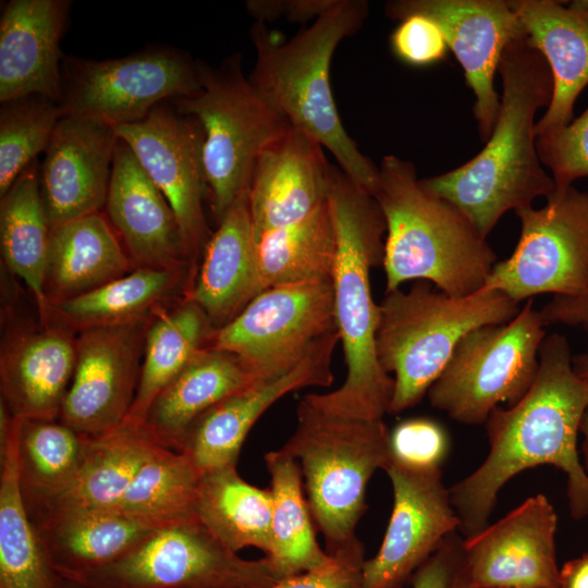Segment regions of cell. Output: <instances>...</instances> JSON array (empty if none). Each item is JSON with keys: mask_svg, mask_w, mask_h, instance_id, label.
Here are the masks:
<instances>
[{"mask_svg": "<svg viewBox=\"0 0 588 588\" xmlns=\"http://www.w3.org/2000/svg\"><path fill=\"white\" fill-rule=\"evenodd\" d=\"M568 340L544 336L537 377L513 406L495 408L486 421L489 453L450 490L463 538L489 525L501 488L514 476L539 465H552L567 478L572 516L588 515V474L577 452V437L588 407V379L573 369Z\"/></svg>", "mask_w": 588, "mask_h": 588, "instance_id": "cell-1", "label": "cell"}, {"mask_svg": "<svg viewBox=\"0 0 588 588\" xmlns=\"http://www.w3.org/2000/svg\"><path fill=\"white\" fill-rule=\"evenodd\" d=\"M498 71L503 93L485 147L461 167L420 180L428 192L464 213L485 238L509 210L555 192L539 160L535 134L536 113L552 98L550 68L523 35L507 45Z\"/></svg>", "mask_w": 588, "mask_h": 588, "instance_id": "cell-2", "label": "cell"}, {"mask_svg": "<svg viewBox=\"0 0 588 588\" xmlns=\"http://www.w3.org/2000/svg\"><path fill=\"white\" fill-rule=\"evenodd\" d=\"M328 200L336 232L333 309L346 377L336 390L305 397L332 415L382 419L389 412L394 380L377 356L379 304L372 298L370 269L383 261L385 220L375 197L334 166Z\"/></svg>", "mask_w": 588, "mask_h": 588, "instance_id": "cell-3", "label": "cell"}, {"mask_svg": "<svg viewBox=\"0 0 588 588\" xmlns=\"http://www.w3.org/2000/svg\"><path fill=\"white\" fill-rule=\"evenodd\" d=\"M368 12L367 1L335 0L310 26L285 41L266 23L255 22L249 34L256 61L248 79L292 126L318 140L347 176L373 195L379 167L345 131L330 84L334 51L362 28Z\"/></svg>", "mask_w": 588, "mask_h": 588, "instance_id": "cell-4", "label": "cell"}, {"mask_svg": "<svg viewBox=\"0 0 588 588\" xmlns=\"http://www.w3.org/2000/svg\"><path fill=\"white\" fill-rule=\"evenodd\" d=\"M372 196L387 225L385 292L409 280H427L453 297L485 287L495 252L464 213L421 185L412 162L384 156Z\"/></svg>", "mask_w": 588, "mask_h": 588, "instance_id": "cell-5", "label": "cell"}, {"mask_svg": "<svg viewBox=\"0 0 588 588\" xmlns=\"http://www.w3.org/2000/svg\"><path fill=\"white\" fill-rule=\"evenodd\" d=\"M520 308L505 293L481 289L453 297L419 282L404 292H385L376 332L378 360L394 375L389 414L416 405L438 379L469 331L511 321Z\"/></svg>", "mask_w": 588, "mask_h": 588, "instance_id": "cell-6", "label": "cell"}, {"mask_svg": "<svg viewBox=\"0 0 588 588\" xmlns=\"http://www.w3.org/2000/svg\"><path fill=\"white\" fill-rule=\"evenodd\" d=\"M296 416L281 449L299 464L311 516L332 552L356 538L368 481L391 460L390 431L382 419L332 415L305 396Z\"/></svg>", "mask_w": 588, "mask_h": 588, "instance_id": "cell-7", "label": "cell"}, {"mask_svg": "<svg viewBox=\"0 0 588 588\" xmlns=\"http://www.w3.org/2000/svg\"><path fill=\"white\" fill-rule=\"evenodd\" d=\"M198 72L200 90L169 101L203 128L207 191L220 222L249 187L260 154L292 124L244 75L240 53L216 68L198 61Z\"/></svg>", "mask_w": 588, "mask_h": 588, "instance_id": "cell-8", "label": "cell"}, {"mask_svg": "<svg viewBox=\"0 0 588 588\" xmlns=\"http://www.w3.org/2000/svg\"><path fill=\"white\" fill-rule=\"evenodd\" d=\"M544 328L530 298L511 321L469 331L428 390L431 406L477 426L502 404H516L537 377Z\"/></svg>", "mask_w": 588, "mask_h": 588, "instance_id": "cell-9", "label": "cell"}, {"mask_svg": "<svg viewBox=\"0 0 588 588\" xmlns=\"http://www.w3.org/2000/svg\"><path fill=\"white\" fill-rule=\"evenodd\" d=\"M279 580L268 556L242 559L195 518L155 530L122 560L70 581L84 588H266Z\"/></svg>", "mask_w": 588, "mask_h": 588, "instance_id": "cell-10", "label": "cell"}, {"mask_svg": "<svg viewBox=\"0 0 588 588\" xmlns=\"http://www.w3.org/2000/svg\"><path fill=\"white\" fill-rule=\"evenodd\" d=\"M61 69L64 115L114 127L138 122L157 105L201 88L198 61L166 46L102 61L64 56Z\"/></svg>", "mask_w": 588, "mask_h": 588, "instance_id": "cell-11", "label": "cell"}, {"mask_svg": "<svg viewBox=\"0 0 588 588\" xmlns=\"http://www.w3.org/2000/svg\"><path fill=\"white\" fill-rule=\"evenodd\" d=\"M338 331L330 280L283 284L255 296L209 346L237 357L256 380L294 368L323 338Z\"/></svg>", "mask_w": 588, "mask_h": 588, "instance_id": "cell-12", "label": "cell"}, {"mask_svg": "<svg viewBox=\"0 0 588 588\" xmlns=\"http://www.w3.org/2000/svg\"><path fill=\"white\" fill-rule=\"evenodd\" d=\"M520 234L512 255L498 261L485 284L519 302L539 294L588 292V192L574 186L543 207L515 211Z\"/></svg>", "mask_w": 588, "mask_h": 588, "instance_id": "cell-13", "label": "cell"}, {"mask_svg": "<svg viewBox=\"0 0 588 588\" xmlns=\"http://www.w3.org/2000/svg\"><path fill=\"white\" fill-rule=\"evenodd\" d=\"M150 317L91 327L76 336V363L59 420L86 437L122 426L133 405Z\"/></svg>", "mask_w": 588, "mask_h": 588, "instance_id": "cell-14", "label": "cell"}, {"mask_svg": "<svg viewBox=\"0 0 588 588\" xmlns=\"http://www.w3.org/2000/svg\"><path fill=\"white\" fill-rule=\"evenodd\" d=\"M115 132L167 198L194 261L212 236L203 209L207 184L199 122L163 101L143 120L115 126Z\"/></svg>", "mask_w": 588, "mask_h": 588, "instance_id": "cell-15", "label": "cell"}, {"mask_svg": "<svg viewBox=\"0 0 588 588\" xmlns=\"http://www.w3.org/2000/svg\"><path fill=\"white\" fill-rule=\"evenodd\" d=\"M385 13L399 21L422 14L440 26L475 95L474 115L487 140L500 110L494 74L507 45L524 35L511 1L400 0L389 2Z\"/></svg>", "mask_w": 588, "mask_h": 588, "instance_id": "cell-16", "label": "cell"}, {"mask_svg": "<svg viewBox=\"0 0 588 588\" xmlns=\"http://www.w3.org/2000/svg\"><path fill=\"white\" fill-rule=\"evenodd\" d=\"M384 470L393 509L377 554L365 561L364 588H400L460 527L441 468H413L391 458Z\"/></svg>", "mask_w": 588, "mask_h": 588, "instance_id": "cell-17", "label": "cell"}, {"mask_svg": "<svg viewBox=\"0 0 588 588\" xmlns=\"http://www.w3.org/2000/svg\"><path fill=\"white\" fill-rule=\"evenodd\" d=\"M558 516L541 493L464 538L468 588H560Z\"/></svg>", "mask_w": 588, "mask_h": 588, "instance_id": "cell-18", "label": "cell"}, {"mask_svg": "<svg viewBox=\"0 0 588 588\" xmlns=\"http://www.w3.org/2000/svg\"><path fill=\"white\" fill-rule=\"evenodd\" d=\"M339 341L338 331L328 334L287 372L256 380L215 404L191 426L180 452L201 475L236 466L246 436L273 403L306 387L331 385V359Z\"/></svg>", "mask_w": 588, "mask_h": 588, "instance_id": "cell-19", "label": "cell"}, {"mask_svg": "<svg viewBox=\"0 0 588 588\" xmlns=\"http://www.w3.org/2000/svg\"><path fill=\"white\" fill-rule=\"evenodd\" d=\"M118 139L110 124L74 115L59 120L39 175L51 228L106 206Z\"/></svg>", "mask_w": 588, "mask_h": 588, "instance_id": "cell-20", "label": "cell"}, {"mask_svg": "<svg viewBox=\"0 0 588 588\" xmlns=\"http://www.w3.org/2000/svg\"><path fill=\"white\" fill-rule=\"evenodd\" d=\"M332 167L323 146L294 126L270 144L258 157L248 187L256 241L321 206L328 199Z\"/></svg>", "mask_w": 588, "mask_h": 588, "instance_id": "cell-21", "label": "cell"}, {"mask_svg": "<svg viewBox=\"0 0 588 588\" xmlns=\"http://www.w3.org/2000/svg\"><path fill=\"white\" fill-rule=\"evenodd\" d=\"M106 211L137 268L186 269L193 261L170 204L120 138Z\"/></svg>", "mask_w": 588, "mask_h": 588, "instance_id": "cell-22", "label": "cell"}, {"mask_svg": "<svg viewBox=\"0 0 588 588\" xmlns=\"http://www.w3.org/2000/svg\"><path fill=\"white\" fill-rule=\"evenodd\" d=\"M72 2L10 0L0 19V102L41 95L60 103V40Z\"/></svg>", "mask_w": 588, "mask_h": 588, "instance_id": "cell-23", "label": "cell"}, {"mask_svg": "<svg viewBox=\"0 0 588 588\" xmlns=\"http://www.w3.org/2000/svg\"><path fill=\"white\" fill-rule=\"evenodd\" d=\"M527 44L547 61L552 98L536 122L538 135L566 126L574 105L588 85V0H513Z\"/></svg>", "mask_w": 588, "mask_h": 588, "instance_id": "cell-24", "label": "cell"}, {"mask_svg": "<svg viewBox=\"0 0 588 588\" xmlns=\"http://www.w3.org/2000/svg\"><path fill=\"white\" fill-rule=\"evenodd\" d=\"M75 363L76 336L71 329L50 322L12 334L0 357L1 400L11 415L58 419Z\"/></svg>", "mask_w": 588, "mask_h": 588, "instance_id": "cell-25", "label": "cell"}, {"mask_svg": "<svg viewBox=\"0 0 588 588\" xmlns=\"http://www.w3.org/2000/svg\"><path fill=\"white\" fill-rule=\"evenodd\" d=\"M187 293L215 330L233 320L259 294L257 245L244 191L219 222Z\"/></svg>", "mask_w": 588, "mask_h": 588, "instance_id": "cell-26", "label": "cell"}, {"mask_svg": "<svg viewBox=\"0 0 588 588\" xmlns=\"http://www.w3.org/2000/svg\"><path fill=\"white\" fill-rule=\"evenodd\" d=\"M161 446L143 425L128 422L90 437L73 479L32 519L54 513L117 511L140 467Z\"/></svg>", "mask_w": 588, "mask_h": 588, "instance_id": "cell-27", "label": "cell"}, {"mask_svg": "<svg viewBox=\"0 0 588 588\" xmlns=\"http://www.w3.org/2000/svg\"><path fill=\"white\" fill-rule=\"evenodd\" d=\"M132 265L100 212L51 228L45 280L49 308L125 275Z\"/></svg>", "mask_w": 588, "mask_h": 588, "instance_id": "cell-28", "label": "cell"}, {"mask_svg": "<svg viewBox=\"0 0 588 588\" xmlns=\"http://www.w3.org/2000/svg\"><path fill=\"white\" fill-rule=\"evenodd\" d=\"M33 522L64 580L122 560L157 530L117 511L54 513Z\"/></svg>", "mask_w": 588, "mask_h": 588, "instance_id": "cell-29", "label": "cell"}, {"mask_svg": "<svg viewBox=\"0 0 588 588\" xmlns=\"http://www.w3.org/2000/svg\"><path fill=\"white\" fill-rule=\"evenodd\" d=\"M254 381L236 356L208 345L157 395L143 426L160 445L180 451L199 416Z\"/></svg>", "mask_w": 588, "mask_h": 588, "instance_id": "cell-30", "label": "cell"}, {"mask_svg": "<svg viewBox=\"0 0 588 588\" xmlns=\"http://www.w3.org/2000/svg\"><path fill=\"white\" fill-rule=\"evenodd\" d=\"M22 418L0 444V588H62L25 503L19 471Z\"/></svg>", "mask_w": 588, "mask_h": 588, "instance_id": "cell-31", "label": "cell"}, {"mask_svg": "<svg viewBox=\"0 0 588 588\" xmlns=\"http://www.w3.org/2000/svg\"><path fill=\"white\" fill-rule=\"evenodd\" d=\"M40 168L33 161L0 197V246L4 264L34 295L40 322L48 321L45 294L51 226L41 189Z\"/></svg>", "mask_w": 588, "mask_h": 588, "instance_id": "cell-32", "label": "cell"}, {"mask_svg": "<svg viewBox=\"0 0 588 588\" xmlns=\"http://www.w3.org/2000/svg\"><path fill=\"white\" fill-rule=\"evenodd\" d=\"M195 515L224 547L237 553L253 547L268 555L271 548L272 494L246 482L236 466L201 475Z\"/></svg>", "mask_w": 588, "mask_h": 588, "instance_id": "cell-33", "label": "cell"}, {"mask_svg": "<svg viewBox=\"0 0 588 588\" xmlns=\"http://www.w3.org/2000/svg\"><path fill=\"white\" fill-rule=\"evenodd\" d=\"M186 269L136 268L107 284L53 304L48 322L72 331L149 317L180 287Z\"/></svg>", "mask_w": 588, "mask_h": 588, "instance_id": "cell-34", "label": "cell"}, {"mask_svg": "<svg viewBox=\"0 0 588 588\" xmlns=\"http://www.w3.org/2000/svg\"><path fill=\"white\" fill-rule=\"evenodd\" d=\"M213 332L205 311L187 298L169 311L157 313L147 331L138 385L125 422L144 424L157 395L209 345Z\"/></svg>", "mask_w": 588, "mask_h": 588, "instance_id": "cell-35", "label": "cell"}, {"mask_svg": "<svg viewBox=\"0 0 588 588\" xmlns=\"http://www.w3.org/2000/svg\"><path fill=\"white\" fill-rule=\"evenodd\" d=\"M256 245L259 293L283 284L330 280L336 232L329 200L303 220L262 234Z\"/></svg>", "mask_w": 588, "mask_h": 588, "instance_id": "cell-36", "label": "cell"}, {"mask_svg": "<svg viewBox=\"0 0 588 588\" xmlns=\"http://www.w3.org/2000/svg\"><path fill=\"white\" fill-rule=\"evenodd\" d=\"M265 462L272 494L271 548L266 556L283 579L323 565L330 554L316 541L298 462L282 449L266 453Z\"/></svg>", "mask_w": 588, "mask_h": 588, "instance_id": "cell-37", "label": "cell"}, {"mask_svg": "<svg viewBox=\"0 0 588 588\" xmlns=\"http://www.w3.org/2000/svg\"><path fill=\"white\" fill-rule=\"evenodd\" d=\"M200 478L187 455L161 446L140 467L117 512L155 529L195 519Z\"/></svg>", "mask_w": 588, "mask_h": 588, "instance_id": "cell-38", "label": "cell"}, {"mask_svg": "<svg viewBox=\"0 0 588 588\" xmlns=\"http://www.w3.org/2000/svg\"><path fill=\"white\" fill-rule=\"evenodd\" d=\"M89 438L59 419H22L19 471L30 516L70 483L84 458Z\"/></svg>", "mask_w": 588, "mask_h": 588, "instance_id": "cell-39", "label": "cell"}, {"mask_svg": "<svg viewBox=\"0 0 588 588\" xmlns=\"http://www.w3.org/2000/svg\"><path fill=\"white\" fill-rule=\"evenodd\" d=\"M64 115L56 100L30 95L1 103L0 197L17 176L45 151L59 120Z\"/></svg>", "mask_w": 588, "mask_h": 588, "instance_id": "cell-40", "label": "cell"}, {"mask_svg": "<svg viewBox=\"0 0 588 588\" xmlns=\"http://www.w3.org/2000/svg\"><path fill=\"white\" fill-rule=\"evenodd\" d=\"M536 147L541 164L552 173L555 192L588 176V107L566 126L538 135Z\"/></svg>", "mask_w": 588, "mask_h": 588, "instance_id": "cell-41", "label": "cell"}, {"mask_svg": "<svg viewBox=\"0 0 588 588\" xmlns=\"http://www.w3.org/2000/svg\"><path fill=\"white\" fill-rule=\"evenodd\" d=\"M448 451L445 430L431 419H407L390 431L391 458L402 465L420 469L441 468Z\"/></svg>", "mask_w": 588, "mask_h": 588, "instance_id": "cell-42", "label": "cell"}, {"mask_svg": "<svg viewBox=\"0 0 588 588\" xmlns=\"http://www.w3.org/2000/svg\"><path fill=\"white\" fill-rule=\"evenodd\" d=\"M328 553L330 559L323 565L266 588H364L365 549L357 537Z\"/></svg>", "mask_w": 588, "mask_h": 588, "instance_id": "cell-43", "label": "cell"}, {"mask_svg": "<svg viewBox=\"0 0 588 588\" xmlns=\"http://www.w3.org/2000/svg\"><path fill=\"white\" fill-rule=\"evenodd\" d=\"M393 53L412 66H427L442 60L448 42L440 26L422 14H411L400 21L390 37Z\"/></svg>", "mask_w": 588, "mask_h": 588, "instance_id": "cell-44", "label": "cell"}, {"mask_svg": "<svg viewBox=\"0 0 588 588\" xmlns=\"http://www.w3.org/2000/svg\"><path fill=\"white\" fill-rule=\"evenodd\" d=\"M464 564V538L456 531L415 571L413 588H468Z\"/></svg>", "mask_w": 588, "mask_h": 588, "instance_id": "cell-45", "label": "cell"}, {"mask_svg": "<svg viewBox=\"0 0 588 588\" xmlns=\"http://www.w3.org/2000/svg\"><path fill=\"white\" fill-rule=\"evenodd\" d=\"M335 0H250L246 2L248 13L256 22H270L284 16L290 22L316 20Z\"/></svg>", "mask_w": 588, "mask_h": 588, "instance_id": "cell-46", "label": "cell"}, {"mask_svg": "<svg viewBox=\"0 0 588 588\" xmlns=\"http://www.w3.org/2000/svg\"><path fill=\"white\" fill-rule=\"evenodd\" d=\"M543 324L588 328V292L577 296L554 295L540 310Z\"/></svg>", "mask_w": 588, "mask_h": 588, "instance_id": "cell-47", "label": "cell"}, {"mask_svg": "<svg viewBox=\"0 0 588 588\" xmlns=\"http://www.w3.org/2000/svg\"><path fill=\"white\" fill-rule=\"evenodd\" d=\"M560 588H588V553L575 558L562 566Z\"/></svg>", "mask_w": 588, "mask_h": 588, "instance_id": "cell-48", "label": "cell"}, {"mask_svg": "<svg viewBox=\"0 0 588 588\" xmlns=\"http://www.w3.org/2000/svg\"><path fill=\"white\" fill-rule=\"evenodd\" d=\"M572 365L579 377L588 379V353L573 355Z\"/></svg>", "mask_w": 588, "mask_h": 588, "instance_id": "cell-49", "label": "cell"}, {"mask_svg": "<svg viewBox=\"0 0 588 588\" xmlns=\"http://www.w3.org/2000/svg\"><path fill=\"white\" fill-rule=\"evenodd\" d=\"M579 432L584 436V450L586 454V463H587V474H588V407L586 408L579 427Z\"/></svg>", "mask_w": 588, "mask_h": 588, "instance_id": "cell-50", "label": "cell"}, {"mask_svg": "<svg viewBox=\"0 0 588 588\" xmlns=\"http://www.w3.org/2000/svg\"><path fill=\"white\" fill-rule=\"evenodd\" d=\"M62 588H84V587L76 584V583H73V581H70V580H64V584H63Z\"/></svg>", "mask_w": 588, "mask_h": 588, "instance_id": "cell-51", "label": "cell"}]
</instances>
